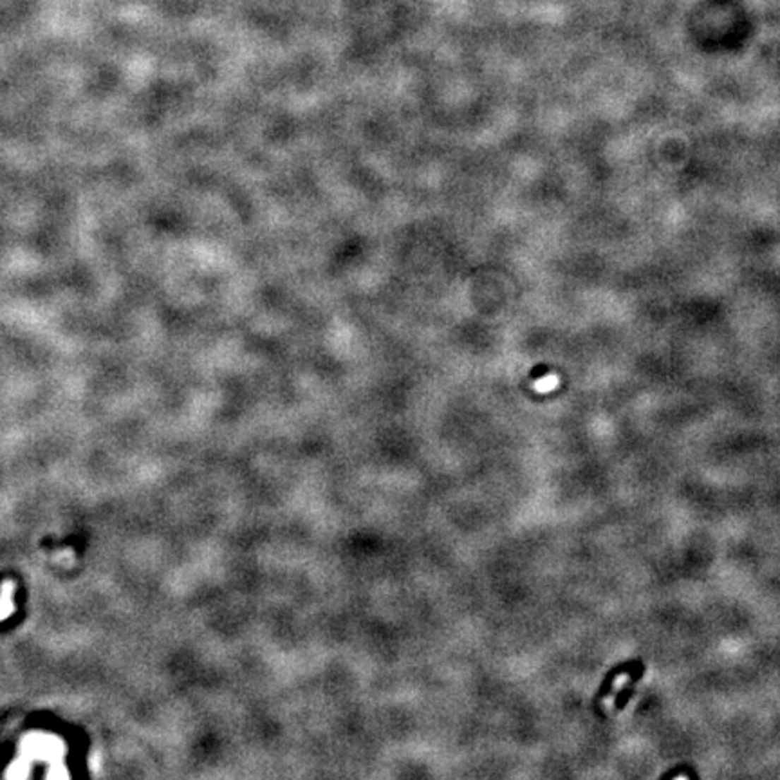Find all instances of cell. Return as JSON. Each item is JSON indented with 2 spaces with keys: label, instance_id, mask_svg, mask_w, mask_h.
<instances>
[{
  "label": "cell",
  "instance_id": "obj_1",
  "mask_svg": "<svg viewBox=\"0 0 780 780\" xmlns=\"http://www.w3.org/2000/svg\"><path fill=\"white\" fill-rule=\"evenodd\" d=\"M556 383H558V378L549 374V376L536 381V388H539V392H549V390H553L556 387Z\"/></svg>",
  "mask_w": 780,
  "mask_h": 780
}]
</instances>
